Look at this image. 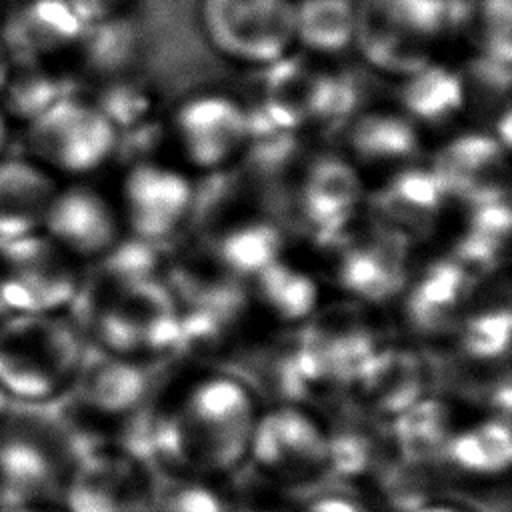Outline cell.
<instances>
[{"label":"cell","mask_w":512,"mask_h":512,"mask_svg":"<svg viewBox=\"0 0 512 512\" xmlns=\"http://www.w3.org/2000/svg\"><path fill=\"white\" fill-rule=\"evenodd\" d=\"M260 406L238 378L214 374L146 406L120 436L156 474L226 484L244 472Z\"/></svg>","instance_id":"1"},{"label":"cell","mask_w":512,"mask_h":512,"mask_svg":"<svg viewBox=\"0 0 512 512\" xmlns=\"http://www.w3.org/2000/svg\"><path fill=\"white\" fill-rule=\"evenodd\" d=\"M80 450L56 404L8 400L0 412V490L6 506L60 502Z\"/></svg>","instance_id":"2"},{"label":"cell","mask_w":512,"mask_h":512,"mask_svg":"<svg viewBox=\"0 0 512 512\" xmlns=\"http://www.w3.org/2000/svg\"><path fill=\"white\" fill-rule=\"evenodd\" d=\"M80 364L78 338L56 312L0 316V392L10 402H60Z\"/></svg>","instance_id":"3"},{"label":"cell","mask_w":512,"mask_h":512,"mask_svg":"<svg viewBox=\"0 0 512 512\" xmlns=\"http://www.w3.org/2000/svg\"><path fill=\"white\" fill-rule=\"evenodd\" d=\"M244 470L288 496L328 482V422L302 402L260 408Z\"/></svg>","instance_id":"4"},{"label":"cell","mask_w":512,"mask_h":512,"mask_svg":"<svg viewBox=\"0 0 512 512\" xmlns=\"http://www.w3.org/2000/svg\"><path fill=\"white\" fill-rule=\"evenodd\" d=\"M354 44L364 58L390 74L410 76L424 68L428 42L456 24L454 0H360Z\"/></svg>","instance_id":"5"},{"label":"cell","mask_w":512,"mask_h":512,"mask_svg":"<svg viewBox=\"0 0 512 512\" xmlns=\"http://www.w3.org/2000/svg\"><path fill=\"white\" fill-rule=\"evenodd\" d=\"M156 478L128 446L96 442L80 450L58 504L66 512H144Z\"/></svg>","instance_id":"6"},{"label":"cell","mask_w":512,"mask_h":512,"mask_svg":"<svg viewBox=\"0 0 512 512\" xmlns=\"http://www.w3.org/2000/svg\"><path fill=\"white\" fill-rule=\"evenodd\" d=\"M76 294L68 254L44 232L0 240V316L54 314Z\"/></svg>","instance_id":"7"},{"label":"cell","mask_w":512,"mask_h":512,"mask_svg":"<svg viewBox=\"0 0 512 512\" xmlns=\"http://www.w3.org/2000/svg\"><path fill=\"white\" fill-rule=\"evenodd\" d=\"M202 28L228 58L274 64L294 42V0H202Z\"/></svg>","instance_id":"8"},{"label":"cell","mask_w":512,"mask_h":512,"mask_svg":"<svg viewBox=\"0 0 512 512\" xmlns=\"http://www.w3.org/2000/svg\"><path fill=\"white\" fill-rule=\"evenodd\" d=\"M114 122L92 106L60 98L28 122L26 142L44 164L68 174L96 170L114 148Z\"/></svg>","instance_id":"9"},{"label":"cell","mask_w":512,"mask_h":512,"mask_svg":"<svg viewBox=\"0 0 512 512\" xmlns=\"http://www.w3.org/2000/svg\"><path fill=\"white\" fill-rule=\"evenodd\" d=\"M510 464L508 418L490 414L474 422H462L436 462V470L444 484L492 488L506 482Z\"/></svg>","instance_id":"10"},{"label":"cell","mask_w":512,"mask_h":512,"mask_svg":"<svg viewBox=\"0 0 512 512\" xmlns=\"http://www.w3.org/2000/svg\"><path fill=\"white\" fill-rule=\"evenodd\" d=\"M88 24L70 0H22L0 20L8 60L42 62L82 40Z\"/></svg>","instance_id":"11"},{"label":"cell","mask_w":512,"mask_h":512,"mask_svg":"<svg viewBox=\"0 0 512 512\" xmlns=\"http://www.w3.org/2000/svg\"><path fill=\"white\" fill-rule=\"evenodd\" d=\"M176 132L192 164L216 168L248 138L250 116L230 98L200 96L178 110Z\"/></svg>","instance_id":"12"},{"label":"cell","mask_w":512,"mask_h":512,"mask_svg":"<svg viewBox=\"0 0 512 512\" xmlns=\"http://www.w3.org/2000/svg\"><path fill=\"white\" fill-rule=\"evenodd\" d=\"M42 232L68 256H102L116 244V216L108 202L86 186L56 190Z\"/></svg>","instance_id":"13"},{"label":"cell","mask_w":512,"mask_h":512,"mask_svg":"<svg viewBox=\"0 0 512 512\" xmlns=\"http://www.w3.org/2000/svg\"><path fill=\"white\" fill-rule=\"evenodd\" d=\"M130 228L146 240L170 234L186 216L192 190L176 170L160 164H138L122 188Z\"/></svg>","instance_id":"14"},{"label":"cell","mask_w":512,"mask_h":512,"mask_svg":"<svg viewBox=\"0 0 512 512\" xmlns=\"http://www.w3.org/2000/svg\"><path fill=\"white\" fill-rule=\"evenodd\" d=\"M504 146L488 134H462L450 140L430 168L444 194H456L478 204L496 200L506 160Z\"/></svg>","instance_id":"15"},{"label":"cell","mask_w":512,"mask_h":512,"mask_svg":"<svg viewBox=\"0 0 512 512\" xmlns=\"http://www.w3.org/2000/svg\"><path fill=\"white\" fill-rule=\"evenodd\" d=\"M354 384L358 386L360 408L384 424L426 396L420 362L404 350L372 352Z\"/></svg>","instance_id":"16"},{"label":"cell","mask_w":512,"mask_h":512,"mask_svg":"<svg viewBox=\"0 0 512 512\" xmlns=\"http://www.w3.org/2000/svg\"><path fill=\"white\" fill-rule=\"evenodd\" d=\"M392 452L388 424L368 414L328 422V482L360 488Z\"/></svg>","instance_id":"17"},{"label":"cell","mask_w":512,"mask_h":512,"mask_svg":"<svg viewBox=\"0 0 512 512\" xmlns=\"http://www.w3.org/2000/svg\"><path fill=\"white\" fill-rule=\"evenodd\" d=\"M56 194L42 166L26 160L0 162V240L42 232L46 210Z\"/></svg>","instance_id":"18"},{"label":"cell","mask_w":512,"mask_h":512,"mask_svg":"<svg viewBox=\"0 0 512 512\" xmlns=\"http://www.w3.org/2000/svg\"><path fill=\"white\" fill-rule=\"evenodd\" d=\"M460 426L462 422L448 402L426 394L388 422V432L398 456L436 468Z\"/></svg>","instance_id":"19"},{"label":"cell","mask_w":512,"mask_h":512,"mask_svg":"<svg viewBox=\"0 0 512 512\" xmlns=\"http://www.w3.org/2000/svg\"><path fill=\"white\" fill-rule=\"evenodd\" d=\"M360 198L362 180L342 158L316 160L304 178V214L318 230H338L354 214Z\"/></svg>","instance_id":"20"},{"label":"cell","mask_w":512,"mask_h":512,"mask_svg":"<svg viewBox=\"0 0 512 512\" xmlns=\"http://www.w3.org/2000/svg\"><path fill=\"white\" fill-rule=\"evenodd\" d=\"M438 470L392 452L378 470L358 488L378 512H410L442 492Z\"/></svg>","instance_id":"21"},{"label":"cell","mask_w":512,"mask_h":512,"mask_svg":"<svg viewBox=\"0 0 512 512\" xmlns=\"http://www.w3.org/2000/svg\"><path fill=\"white\" fill-rule=\"evenodd\" d=\"M446 194L432 170L398 172L378 194V206L400 232H422L436 220Z\"/></svg>","instance_id":"22"},{"label":"cell","mask_w":512,"mask_h":512,"mask_svg":"<svg viewBox=\"0 0 512 512\" xmlns=\"http://www.w3.org/2000/svg\"><path fill=\"white\" fill-rule=\"evenodd\" d=\"M470 290V272L458 262L434 264L416 284L408 300V314L416 328L434 332L448 326Z\"/></svg>","instance_id":"23"},{"label":"cell","mask_w":512,"mask_h":512,"mask_svg":"<svg viewBox=\"0 0 512 512\" xmlns=\"http://www.w3.org/2000/svg\"><path fill=\"white\" fill-rule=\"evenodd\" d=\"M356 6L350 0L294 2V40L324 54H336L354 44Z\"/></svg>","instance_id":"24"},{"label":"cell","mask_w":512,"mask_h":512,"mask_svg":"<svg viewBox=\"0 0 512 512\" xmlns=\"http://www.w3.org/2000/svg\"><path fill=\"white\" fill-rule=\"evenodd\" d=\"M342 286L366 300H384L394 294L402 280L400 252L384 242L350 248L340 262Z\"/></svg>","instance_id":"25"},{"label":"cell","mask_w":512,"mask_h":512,"mask_svg":"<svg viewBox=\"0 0 512 512\" xmlns=\"http://www.w3.org/2000/svg\"><path fill=\"white\" fill-rule=\"evenodd\" d=\"M60 98V84L42 62L8 60L0 68V108L6 116L30 122Z\"/></svg>","instance_id":"26"},{"label":"cell","mask_w":512,"mask_h":512,"mask_svg":"<svg viewBox=\"0 0 512 512\" xmlns=\"http://www.w3.org/2000/svg\"><path fill=\"white\" fill-rule=\"evenodd\" d=\"M400 100L414 118L442 122L464 106V84L456 72L428 62L406 76Z\"/></svg>","instance_id":"27"},{"label":"cell","mask_w":512,"mask_h":512,"mask_svg":"<svg viewBox=\"0 0 512 512\" xmlns=\"http://www.w3.org/2000/svg\"><path fill=\"white\" fill-rule=\"evenodd\" d=\"M418 138L414 126L390 112H370L358 118L350 130L352 150L372 162H390L410 156Z\"/></svg>","instance_id":"28"},{"label":"cell","mask_w":512,"mask_h":512,"mask_svg":"<svg viewBox=\"0 0 512 512\" xmlns=\"http://www.w3.org/2000/svg\"><path fill=\"white\" fill-rule=\"evenodd\" d=\"M282 238L278 230L264 222H250L230 230L220 246V260L236 274L258 276L264 268L280 260Z\"/></svg>","instance_id":"29"},{"label":"cell","mask_w":512,"mask_h":512,"mask_svg":"<svg viewBox=\"0 0 512 512\" xmlns=\"http://www.w3.org/2000/svg\"><path fill=\"white\" fill-rule=\"evenodd\" d=\"M258 284L264 302L284 320H300L308 316L318 300L314 280L282 260L264 268L258 274Z\"/></svg>","instance_id":"30"},{"label":"cell","mask_w":512,"mask_h":512,"mask_svg":"<svg viewBox=\"0 0 512 512\" xmlns=\"http://www.w3.org/2000/svg\"><path fill=\"white\" fill-rule=\"evenodd\" d=\"M228 504L224 484L158 474L144 512H228Z\"/></svg>","instance_id":"31"},{"label":"cell","mask_w":512,"mask_h":512,"mask_svg":"<svg viewBox=\"0 0 512 512\" xmlns=\"http://www.w3.org/2000/svg\"><path fill=\"white\" fill-rule=\"evenodd\" d=\"M456 22L476 32L488 58L510 62L512 0H456Z\"/></svg>","instance_id":"32"},{"label":"cell","mask_w":512,"mask_h":512,"mask_svg":"<svg viewBox=\"0 0 512 512\" xmlns=\"http://www.w3.org/2000/svg\"><path fill=\"white\" fill-rule=\"evenodd\" d=\"M510 342V312L488 310L472 316L462 328V350L474 360H498Z\"/></svg>","instance_id":"33"},{"label":"cell","mask_w":512,"mask_h":512,"mask_svg":"<svg viewBox=\"0 0 512 512\" xmlns=\"http://www.w3.org/2000/svg\"><path fill=\"white\" fill-rule=\"evenodd\" d=\"M294 500L298 512H378L358 488L336 482H322Z\"/></svg>","instance_id":"34"},{"label":"cell","mask_w":512,"mask_h":512,"mask_svg":"<svg viewBox=\"0 0 512 512\" xmlns=\"http://www.w3.org/2000/svg\"><path fill=\"white\" fill-rule=\"evenodd\" d=\"M268 492H260L248 498L230 496L228 512H298L296 500H288L286 494L266 488Z\"/></svg>","instance_id":"35"},{"label":"cell","mask_w":512,"mask_h":512,"mask_svg":"<svg viewBox=\"0 0 512 512\" xmlns=\"http://www.w3.org/2000/svg\"><path fill=\"white\" fill-rule=\"evenodd\" d=\"M70 2L86 24H94L110 18L114 10L120 8L126 0H70Z\"/></svg>","instance_id":"36"},{"label":"cell","mask_w":512,"mask_h":512,"mask_svg":"<svg viewBox=\"0 0 512 512\" xmlns=\"http://www.w3.org/2000/svg\"><path fill=\"white\" fill-rule=\"evenodd\" d=\"M410 512H484V510L474 506L468 500L448 496V494H440V496H434V498L422 502L420 506H416Z\"/></svg>","instance_id":"37"},{"label":"cell","mask_w":512,"mask_h":512,"mask_svg":"<svg viewBox=\"0 0 512 512\" xmlns=\"http://www.w3.org/2000/svg\"><path fill=\"white\" fill-rule=\"evenodd\" d=\"M4 512H66L58 502H40V504H10Z\"/></svg>","instance_id":"38"},{"label":"cell","mask_w":512,"mask_h":512,"mask_svg":"<svg viewBox=\"0 0 512 512\" xmlns=\"http://www.w3.org/2000/svg\"><path fill=\"white\" fill-rule=\"evenodd\" d=\"M6 120H8V116L0 108V152H2V148L6 144V140H8V122Z\"/></svg>","instance_id":"39"},{"label":"cell","mask_w":512,"mask_h":512,"mask_svg":"<svg viewBox=\"0 0 512 512\" xmlns=\"http://www.w3.org/2000/svg\"><path fill=\"white\" fill-rule=\"evenodd\" d=\"M6 404H8V398H6V396L0 392V412L4 410V406H6Z\"/></svg>","instance_id":"40"},{"label":"cell","mask_w":512,"mask_h":512,"mask_svg":"<svg viewBox=\"0 0 512 512\" xmlns=\"http://www.w3.org/2000/svg\"><path fill=\"white\" fill-rule=\"evenodd\" d=\"M4 508H6V500H4V494L0 490V512H4Z\"/></svg>","instance_id":"41"}]
</instances>
